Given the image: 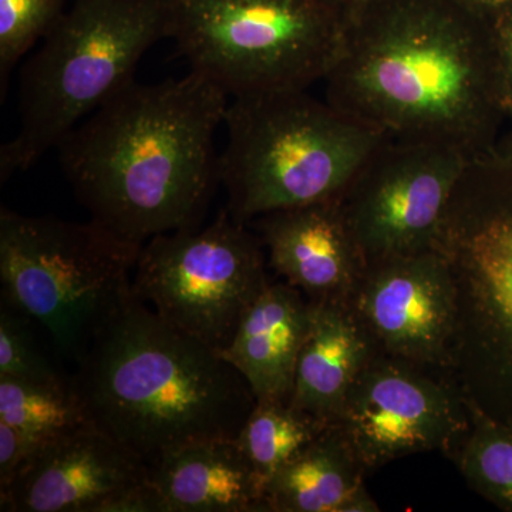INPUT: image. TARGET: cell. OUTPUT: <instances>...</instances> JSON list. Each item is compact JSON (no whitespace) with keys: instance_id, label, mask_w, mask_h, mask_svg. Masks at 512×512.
Segmentation results:
<instances>
[{"instance_id":"obj_1","label":"cell","mask_w":512,"mask_h":512,"mask_svg":"<svg viewBox=\"0 0 512 512\" xmlns=\"http://www.w3.org/2000/svg\"><path fill=\"white\" fill-rule=\"evenodd\" d=\"M326 101L396 140L487 156L505 117L487 19L454 0H353Z\"/></svg>"},{"instance_id":"obj_2","label":"cell","mask_w":512,"mask_h":512,"mask_svg":"<svg viewBox=\"0 0 512 512\" xmlns=\"http://www.w3.org/2000/svg\"><path fill=\"white\" fill-rule=\"evenodd\" d=\"M228 103L217 84L190 72L133 82L82 121L57 148L90 220L138 245L200 227L221 183L215 134Z\"/></svg>"},{"instance_id":"obj_3","label":"cell","mask_w":512,"mask_h":512,"mask_svg":"<svg viewBox=\"0 0 512 512\" xmlns=\"http://www.w3.org/2000/svg\"><path fill=\"white\" fill-rule=\"evenodd\" d=\"M90 423L154 466L194 441L237 439L256 400L220 352L130 296L76 363Z\"/></svg>"},{"instance_id":"obj_4","label":"cell","mask_w":512,"mask_h":512,"mask_svg":"<svg viewBox=\"0 0 512 512\" xmlns=\"http://www.w3.org/2000/svg\"><path fill=\"white\" fill-rule=\"evenodd\" d=\"M434 249L456 292L447 375L464 399L512 427V167L468 163Z\"/></svg>"},{"instance_id":"obj_5","label":"cell","mask_w":512,"mask_h":512,"mask_svg":"<svg viewBox=\"0 0 512 512\" xmlns=\"http://www.w3.org/2000/svg\"><path fill=\"white\" fill-rule=\"evenodd\" d=\"M220 181L244 224L342 197L384 136L308 90L234 97L225 111Z\"/></svg>"},{"instance_id":"obj_6","label":"cell","mask_w":512,"mask_h":512,"mask_svg":"<svg viewBox=\"0 0 512 512\" xmlns=\"http://www.w3.org/2000/svg\"><path fill=\"white\" fill-rule=\"evenodd\" d=\"M161 37L164 0H76L22 67L19 131L0 148L2 184L130 86Z\"/></svg>"},{"instance_id":"obj_7","label":"cell","mask_w":512,"mask_h":512,"mask_svg":"<svg viewBox=\"0 0 512 512\" xmlns=\"http://www.w3.org/2000/svg\"><path fill=\"white\" fill-rule=\"evenodd\" d=\"M349 0H164L167 37L228 97L308 90L338 56Z\"/></svg>"},{"instance_id":"obj_8","label":"cell","mask_w":512,"mask_h":512,"mask_svg":"<svg viewBox=\"0 0 512 512\" xmlns=\"http://www.w3.org/2000/svg\"><path fill=\"white\" fill-rule=\"evenodd\" d=\"M141 248L93 220L36 217L3 207L2 301L42 325L57 350L77 363L133 295Z\"/></svg>"},{"instance_id":"obj_9","label":"cell","mask_w":512,"mask_h":512,"mask_svg":"<svg viewBox=\"0 0 512 512\" xmlns=\"http://www.w3.org/2000/svg\"><path fill=\"white\" fill-rule=\"evenodd\" d=\"M268 268L254 229L224 210L208 227L147 241L134 269L133 291L175 328L222 352L249 306L271 284Z\"/></svg>"},{"instance_id":"obj_10","label":"cell","mask_w":512,"mask_h":512,"mask_svg":"<svg viewBox=\"0 0 512 512\" xmlns=\"http://www.w3.org/2000/svg\"><path fill=\"white\" fill-rule=\"evenodd\" d=\"M470 158L440 144L384 137L342 195L367 265L434 247Z\"/></svg>"},{"instance_id":"obj_11","label":"cell","mask_w":512,"mask_h":512,"mask_svg":"<svg viewBox=\"0 0 512 512\" xmlns=\"http://www.w3.org/2000/svg\"><path fill=\"white\" fill-rule=\"evenodd\" d=\"M335 426L367 473L413 454L444 456L466 433V399L446 372L377 352Z\"/></svg>"},{"instance_id":"obj_12","label":"cell","mask_w":512,"mask_h":512,"mask_svg":"<svg viewBox=\"0 0 512 512\" xmlns=\"http://www.w3.org/2000/svg\"><path fill=\"white\" fill-rule=\"evenodd\" d=\"M348 303L379 352L447 373L456 292L437 249L367 265Z\"/></svg>"},{"instance_id":"obj_13","label":"cell","mask_w":512,"mask_h":512,"mask_svg":"<svg viewBox=\"0 0 512 512\" xmlns=\"http://www.w3.org/2000/svg\"><path fill=\"white\" fill-rule=\"evenodd\" d=\"M150 467L93 424L39 444L0 493L2 512H104Z\"/></svg>"},{"instance_id":"obj_14","label":"cell","mask_w":512,"mask_h":512,"mask_svg":"<svg viewBox=\"0 0 512 512\" xmlns=\"http://www.w3.org/2000/svg\"><path fill=\"white\" fill-rule=\"evenodd\" d=\"M249 227L269 268L311 303H348L367 268L342 197L261 215Z\"/></svg>"},{"instance_id":"obj_15","label":"cell","mask_w":512,"mask_h":512,"mask_svg":"<svg viewBox=\"0 0 512 512\" xmlns=\"http://www.w3.org/2000/svg\"><path fill=\"white\" fill-rule=\"evenodd\" d=\"M312 305L285 281H272L247 309L220 355L247 380L259 403L291 402Z\"/></svg>"},{"instance_id":"obj_16","label":"cell","mask_w":512,"mask_h":512,"mask_svg":"<svg viewBox=\"0 0 512 512\" xmlns=\"http://www.w3.org/2000/svg\"><path fill=\"white\" fill-rule=\"evenodd\" d=\"M291 403L323 424L338 421L346 397L377 350L349 303H311Z\"/></svg>"},{"instance_id":"obj_17","label":"cell","mask_w":512,"mask_h":512,"mask_svg":"<svg viewBox=\"0 0 512 512\" xmlns=\"http://www.w3.org/2000/svg\"><path fill=\"white\" fill-rule=\"evenodd\" d=\"M150 480L167 512H265L264 488L235 439L175 448L150 467Z\"/></svg>"},{"instance_id":"obj_18","label":"cell","mask_w":512,"mask_h":512,"mask_svg":"<svg viewBox=\"0 0 512 512\" xmlns=\"http://www.w3.org/2000/svg\"><path fill=\"white\" fill-rule=\"evenodd\" d=\"M367 471L348 440L329 424L266 484L265 512H377Z\"/></svg>"},{"instance_id":"obj_19","label":"cell","mask_w":512,"mask_h":512,"mask_svg":"<svg viewBox=\"0 0 512 512\" xmlns=\"http://www.w3.org/2000/svg\"><path fill=\"white\" fill-rule=\"evenodd\" d=\"M0 421L33 443H46L90 423L72 380L37 383L0 376Z\"/></svg>"},{"instance_id":"obj_20","label":"cell","mask_w":512,"mask_h":512,"mask_svg":"<svg viewBox=\"0 0 512 512\" xmlns=\"http://www.w3.org/2000/svg\"><path fill=\"white\" fill-rule=\"evenodd\" d=\"M466 403L470 426L446 457L476 493L512 511V427Z\"/></svg>"},{"instance_id":"obj_21","label":"cell","mask_w":512,"mask_h":512,"mask_svg":"<svg viewBox=\"0 0 512 512\" xmlns=\"http://www.w3.org/2000/svg\"><path fill=\"white\" fill-rule=\"evenodd\" d=\"M328 427L291 403H259L237 436L239 448L254 468L262 488L309 441Z\"/></svg>"},{"instance_id":"obj_22","label":"cell","mask_w":512,"mask_h":512,"mask_svg":"<svg viewBox=\"0 0 512 512\" xmlns=\"http://www.w3.org/2000/svg\"><path fill=\"white\" fill-rule=\"evenodd\" d=\"M63 0H0V86L13 67L62 19Z\"/></svg>"},{"instance_id":"obj_23","label":"cell","mask_w":512,"mask_h":512,"mask_svg":"<svg viewBox=\"0 0 512 512\" xmlns=\"http://www.w3.org/2000/svg\"><path fill=\"white\" fill-rule=\"evenodd\" d=\"M28 316L9 303L0 305V376L37 383H60L64 377L37 346Z\"/></svg>"},{"instance_id":"obj_24","label":"cell","mask_w":512,"mask_h":512,"mask_svg":"<svg viewBox=\"0 0 512 512\" xmlns=\"http://www.w3.org/2000/svg\"><path fill=\"white\" fill-rule=\"evenodd\" d=\"M498 93L505 117L512 119V2L488 15Z\"/></svg>"},{"instance_id":"obj_25","label":"cell","mask_w":512,"mask_h":512,"mask_svg":"<svg viewBox=\"0 0 512 512\" xmlns=\"http://www.w3.org/2000/svg\"><path fill=\"white\" fill-rule=\"evenodd\" d=\"M36 447L25 434L0 421V493L15 480Z\"/></svg>"},{"instance_id":"obj_26","label":"cell","mask_w":512,"mask_h":512,"mask_svg":"<svg viewBox=\"0 0 512 512\" xmlns=\"http://www.w3.org/2000/svg\"><path fill=\"white\" fill-rule=\"evenodd\" d=\"M487 157L494 160L495 163L511 165L512 167V131L511 133L505 134L504 137H498V140L495 141Z\"/></svg>"},{"instance_id":"obj_27","label":"cell","mask_w":512,"mask_h":512,"mask_svg":"<svg viewBox=\"0 0 512 512\" xmlns=\"http://www.w3.org/2000/svg\"><path fill=\"white\" fill-rule=\"evenodd\" d=\"M454 2L460 3V5L466 6V8L478 13V15L487 18L488 15L494 13L495 10L503 8L512 0H454Z\"/></svg>"},{"instance_id":"obj_28","label":"cell","mask_w":512,"mask_h":512,"mask_svg":"<svg viewBox=\"0 0 512 512\" xmlns=\"http://www.w3.org/2000/svg\"><path fill=\"white\" fill-rule=\"evenodd\" d=\"M349 2H353V0H349Z\"/></svg>"}]
</instances>
